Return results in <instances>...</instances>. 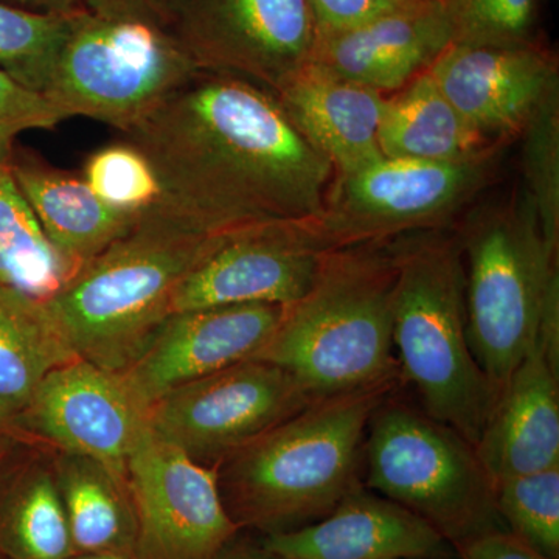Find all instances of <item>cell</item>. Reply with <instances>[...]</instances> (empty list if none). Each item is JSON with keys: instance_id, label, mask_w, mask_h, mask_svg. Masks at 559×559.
Instances as JSON below:
<instances>
[{"instance_id": "obj_20", "label": "cell", "mask_w": 559, "mask_h": 559, "mask_svg": "<svg viewBox=\"0 0 559 559\" xmlns=\"http://www.w3.org/2000/svg\"><path fill=\"white\" fill-rule=\"evenodd\" d=\"M297 131L348 175L381 159L378 130L385 95L308 62L275 94Z\"/></svg>"}, {"instance_id": "obj_1", "label": "cell", "mask_w": 559, "mask_h": 559, "mask_svg": "<svg viewBox=\"0 0 559 559\" xmlns=\"http://www.w3.org/2000/svg\"><path fill=\"white\" fill-rule=\"evenodd\" d=\"M127 135L156 171L157 205L202 234L316 219L336 176L274 94L223 73H198Z\"/></svg>"}, {"instance_id": "obj_5", "label": "cell", "mask_w": 559, "mask_h": 559, "mask_svg": "<svg viewBox=\"0 0 559 559\" xmlns=\"http://www.w3.org/2000/svg\"><path fill=\"white\" fill-rule=\"evenodd\" d=\"M395 263L392 336L401 380L423 411L476 447L499 390L468 341L466 275L457 229L389 241Z\"/></svg>"}, {"instance_id": "obj_14", "label": "cell", "mask_w": 559, "mask_h": 559, "mask_svg": "<svg viewBox=\"0 0 559 559\" xmlns=\"http://www.w3.org/2000/svg\"><path fill=\"white\" fill-rule=\"evenodd\" d=\"M21 417L68 454L95 460L127 480V462L150 429V407L123 373L73 359L51 370Z\"/></svg>"}, {"instance_id": "obj_32", "label": "cell", "mask_w": 559, "mask_h": 559, "mask_svg": "<svg viewBox=\"0 0 559 559\" xmlns=\"http://www.w3.org/2000/svg\"><path fill=\"white\" fill-rule=\"evenodd\" d=\"M64 121L46 95L0 70V168L10 167L22 132L51 131Z\"/></svg>"}, {"instance_id": "obj_9", "label": "cell", "mask_w": 559, "mask_h": 559, "mask_svg": "<svg viewBox=\"0 0 559 559\" xmlns=\"http://www.w3.org/2000/svg\"><path fill=\"white\" fill-rule=\"evenodd\" d=\"M506 143L462 160L381 159L334 176L310 229L325 249L388 242L448 224L487 189Z\"/></svg>"}, {"instance_id": "obj_26", "label": "cell", "mask_w": 559, "mask_h": 559, "mask_svg": "<svg viewBox=\"0 0 559 559\" xmlns=\"http://www.w3.org/2000/svg\"><path fill=\"white\" fill-rule=\"evenodd\" d=\"M0 549L13 559H66L75 554L57 480L33 474L0 511Z\"/></svg>"}, {"instance_id": "obj_23", "label": "cell", "mask_w": 559, "mask_h": 559, "mask_svg": "<svg viewBox=\"0 0 559 559\" xmlns=\"http://www.w3.org/2000/svg\"><path fill=\"white\" fill-rule=\"evenodd\" d=\"M73 359L43 300L0 285V418L21 417L40 381Z\"/></svg>"}, {"instance_id": "obj_16", "label": "cell", "mask_w": 559, "mask_h": 559, "mask_svg": "<svg viewBox=\"0 0 559 559\" xmlns=\"http://www.w3.org/2000/svg\"><path fill=\"white\" fill-rule=\"evenodd\" d=\"M280 316L282 307L263 304L171 312L123 374L151 407L173 389L252 359Z\"/></svg>"}, {"instance_id": "obj_33", "label": "cell", "mask_w": 559, "mask_h": 559, "mask_svg": "<svg viewBox=\"0 0 559 559\" xmlns=\"http://www.w3.org/2000/svg\"><path fill=\"white\" fill-rule=\"evenodd\" d=\"M421 0H308L318 38L341 35L409 9Z\"/></svg>"}, {"instance_id": "obj_19", "label": "cell", "mask_w": 559, "mask_h": 559, "mask_svg": "<svg viewBox=\"0 0 559 559\" xmlns=\"http://www.w3.org/2000/svg\"><path fill=\"white\" fill-rule=\"evenodd\" d=\"M452 44L437 0H421L356 31L316 39L312 64L382 95L406 86Z\"/></svg>"}, {"instance_id": "obj_18", "label": "cell", "mask_w": 559, "mask_h": 559, "mask_svg": "<svg viewBox=\"0 0 559 559\" xmlns=\"http://www.w3.org/2000/svg\"><path fill=\"white\" fill-rule=\"evenodd\" d=\"M261 544L285 559H443L452 547L428 522L366 485L314 524Z\"/></svg>"}, {"instance_id": "obj_29", "label": "cell", "mask_w": 559, "mask_h": 559, "mask_svg": "<svg viewBox=\"0 0 559 559\" xmlns=\"http://www.w3.org/2000/svg\"><path fill=\"white\" fill-rule=\"evenodd\" d=\"M492 484L506 528L544 557L559 559V466Z\"/></svg>"}, {"instance_id": "obj_12", "label": "cell", "mask_w": 559, "mask_h": 559, "mask_svg": "<svg viewBox=\"0 0 559 559\" xmlns=\"http://www.w3.org/2000/svg\"><path fill=\"white\" fill-rule=\"evenodd\" d=\"M127 485L135 516L132 559H215L240 532L224 507L215 466L151 428L128 457Z\"/></svg>"}, {"instance_id": "obj_38", "label": "cell", "mask_w": 559, "mask_h": 559, "mask_svg": "<svg viewBox=\"0 0 559 559\" xmlns=\"http://www.w3.org/2000/svg\"><path fill=\"white\" fill-rule=\"evenodd\" d=\"M66 559H131L119 554H108V551H75Z\"/></svg>"}, {"instance_id": "obj_35", "label": "cell", "mask_w": 559, "mask_h": 559, "mask_svg": "<svg viewBox=\"0 0 559 559\" xmlns=\"http://www.w3.org/2000/svg\"><path fill=\"white\" fill-rule=\"evenodd\" d=\"M164 0H84V9L105 16L138 17L159 22Z\"/></svg>"}, {"instance_id": "obj_31", "label": "cell", "mask_w": 559, "mask_h": 559, "mask_svg": "<svg viewBox=\"0 0 559 559\" xmlns=\"http://www.w3.org/2000/svg\"><path fill=\"white\" fill-rule=\"evenodd\" d=\"M452 44L516 46L536 43L538 0H437Z\"/></svg>"}, {"instance_id": "obj_4", "label": "cell", "mask_w": 559, "mask_h": 559, "mask_svg": "<svg viewBox=\"0 0 559 559\" xmlns=\"http://www.w3.org/2000/svg\"><path fill=\"white\" fill-rule=\"evenodd\" d=\"M218 235L191 229L156 204L43 300L47 314L76 358L124 373L171 314L179 283Z\"/></svg>"}, {"instance_id": "obj_3", "label": "cell", "mask_w": 559, "mask_h": 559, "mask_svg": "<svg viewBox=\"0 0 559 559\" xmlns=\"http://www.w3.org/2000/svg\"><path fill=\"white\" fill-rule=\"evenodd\" d=\"M393 290L389 241L325 249L310 288L282 307L274 333L252 359L282 367L314 399L400 381Z\"/></svg>"}, {"instance_id": "obj_21", "label": "cell", "mask_w": 559, "mask_h": 559, "mask_svg": "<svg viewBox=\"0 0 559 559\" xmlns=\"http://www.w3.org/2000/svg\"><path fill=\"white\" fill-rule=\"evenodd\" d=\"M10 170L44 234L76 271L128 234L142 215L109 207L83 176L51 167L25 151L16 150Z\"/></svg>"}, {"instance_id": "obj_34", "label": "cell", "mask_w": 559, "mask_h": 559, "mask_svg": "<svg viewBox=\"0 0 559 559\" xmlns=\"http://www.w3.org/2000/svg\"><path fill=\"white\" fill-rule=\"evenodd\" d=\"M462 559H551L533 550L507 528L491 530L455 544Z\"/></svg>"}, {"instance_id": "obj_28", "label": "cell", "mask_w": 559, "mask_h": 559, "mask_svg": "<svg viewBox=\"0 0 559 559\" xmlns=\"http://www.w3.org/2000/svg\"><path fill=\"white\" fill-rule=\"evenodd\" d=\"M522 140V175L540 229L559 252V84L547 92L530 117Z\"/></svg>"}, {"instance_id": "obj_2", "label": "cell", "mask_w": 559, "mask_h": 559, "mask_svg": "<svg viewBox=\"0 0 559 559\" xmlns=\"http://www.w3.org/2000/svg\"><path fill=\"white\" fill-rule=\"evenodd\" d=\"M399 381L323 396L215 466L238 528L264 535L307 527L360 485L367 426Z\"/></svg>"}, {"instance_id": "obj_7", "label": "cell", "mask_w": 559, "mask_h": 559, "mask_svg": "<svg viewBox=\"0 0 559 559\" xmlns=\"http://www.w3.org/2000/svg\"><path fill=\"white\" fill-rule=\"evenodd\" d=\"M392 396L367 426L364 485L428 522L452 547L506 528L496 509L495 484L473 444Z\"/></svg>"}, {"instance_id": "obj_10", "label": "cell", "mask_w": 559, "mask_h": 559, "mask_svg": "<svg viewBox=\"0 0 559 559\" xmlns=\"http://www.w3.org/2000/svg\"><path fill=\"white\" fill-rule=\"evenodd\" d=\"M160 25L201 72L274 95L310 62L318 39L308 0H164Z\"/></svg>"}, {"instance_id": "obj_39", "label": "cell", "mask_w": 559, "mask_h": 559, "mask_svg": "<svg viewBox=\"0 0 559 559\" xmlns=\"http://www.w3.org/2000/svg\"><path fill=\"white\" fill-rule=\"evenodd\" d=\"M7 425H9V423H7L5 419L0 418V433L3 432V429L7 428Z\"/></svg>"}, {"instance_id": "obj_17", "label": "cell", "mask_w": 559, "mask_h": 559, "mask_svg": "<svg viewBox=\"0 0 559 559\" xmlns=\"http://www.w3.org/2000/svg\"><path fill=\"white\" fill-rule=\"evenodd\" d=\"M492 481L559 466V308L540 318L538 340L500 389L476 447Z\"/></svg>"}, {"instance_id": "obj_13", "label": "cell", "mask_w": 559, "mask_h": 559, "mask_svg": "<svg viewBox=\"0 0 559 559\" xmlns=\"http://www.w3.org/2000/svg\"><path fill=\"white\" fill-rule=\"evenodd\" d=\"M323 250L308 221L221 234L179 283L171 312L250 304L286 307L310 288Z\"/></svg>"}, {"instance_id": "obj_25", "label": "cell", "mask_w": 559, "mask_h": 559, "mask_svg": "<svg viewBox=\"0 0 559 559\" xmlns=\"http://www.w3.org/2000/svg\"><path fill=\"white\" fill-rule=\"evenodd\" d=\"M75 272L44 234L10 167L0 168V285L46 300Z\"/></svg>"}, {"instance_id": "obj_37", "label": "cell", "mask_w": 559, "mask_h": 559, "mask_svg": "<svg viewBox=\"0 0 559 559\" xmlns=\"http://www.w3.org/2000/svg\"><path fill=\"white\" fill-rule=\"evenodd\" d=\"M215 559H285L278 557V555L272 554L271 550H267L263 544L260 546H249V544H238V546H234V543H230L229 546L226 547L218 557Z\"/></svg>"}, {"instance_id": "obj_30", "label": "cell", "mask_w": 559, "mask_h": 559, "mask_svg": "<svg viewBox=\"0 0 559 559\" xmlns=\"http://www.w3.org/2000/svg\"><path fill=\"white\" fill-rule=\"evenodd\" d=\"M84 182L109 207L140 215L160 201V186L153 165L130 140L110 143L87 157Z\"/></svg>"}, {"instance_id": "obj_22", "label": "cell", "mask_w": 559, "mask_h": 559, "mask_svg": "<svg viewBox=\"0 0 559 559\" xmlns=\"http://www.w3.org/2000/svg\"><path fill=\"white\" fill-rule=\"evenodd\" d=\"M378 145L390 159L452 162L476 156L492 143L471 130L426 70L385 95Z\"/></svg>"}, {"instance_id": "obj_6", "label": "cell", "mask_w": 559, "mask_h": 559, "mask_svg": "<svg viewBox=\"0 0 559 559\" xmlns=\"http://www.w3.org/2000/svg\"><path fill=\"white\" fill-rule=\"evenodd\" d=\"M457 234L471 352L500 392L538 340L547 297L559 285L558 252L524 189L473 213Z\"/></svg>"}, {"instance_id": "obj_36", "label": "cell", "mask_w": 559, "mask_h": 559, "mask_svg": "<svg viewBox=\"0 0 559 559\" xmlns=\"http://www.w3.org/2000/svg\"><path fill=\"white\" fill-rule=\"evenodd\" d=\"M20 9L39 11V13H69L83 7L84 0H0Z\"/></svg>"}, {"instance_id": "obj_8", "label": "cell", "mask_w": 559, "mask_h": 559, "mask_svg": "<svg viewBox=\"0 0 559 559\" xmlns=\"http://www.w3.org/2000/svg\"><path fill=\"white\" fill-rule=\"evenodd\" d=\"M200 72L159 22L81 7L44 95L64 120L86 117L128 134Z\"/></svg>"}, {"instance_id": "obj_27", "label": "cell", "mask_w": 559, "mask_h": 559, "mask_svg": "<svg viewBox=\"0 0 559 559\" xmlns=\"http://www.w3.org/2000/svg\"><path fill=\"white\" fill-rule=\"evenodd\" d=\"M79 10L39 13L0 2V70L44 94Z\"/></svg>"}, {"instance_id": "obj_24", "label": "cell", "mask_w": 559, "mask_h": 559, "mask_svg": "<svg viewBox=\"0 0 559 559\" xmlns=\"http://www.w3.org/2000/svg\"><path fill=\"white\" fill-rule=\"evenodd\" d=\"M57 487L75 551H108L132 559L135 516L127 480L95 460L68 454Z\"/></svg>"}, {"instance_id": "obj_15", "label": "cell", "mask_w": 559, "mask_h": 559, "mask_svg": "<svg viewBox=\"0 0 559 559\" xmlns=\"http://www.w3.org/2000/svg\"><path fill=\"white\" fill-rule=\"evenodd\" d=\"M471 130L488 143L520 138L551 87L558 58L538 40L516 46L451 44L428 69Z\"/></svg>"}, {"instance_id": "obj_11", "label": "cell", "mask_w": 559, "mask_h": 559, "mask_svg": "<svg viewBox=\"0 0 559 559\" xmlns=\"http://www.w3.org/2000/svg\"><path fill=\"white\" fill-rule=\"evenodd\" d=\"M318 400L282 367L246 359L150 407V428L202 465L219 463Z\"/></svg>"}]
</instances>
